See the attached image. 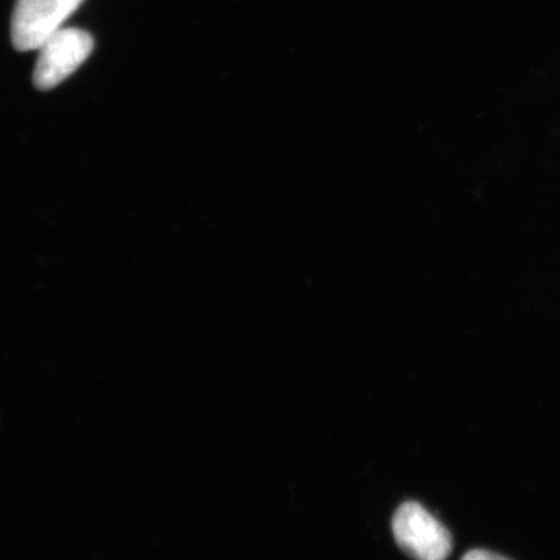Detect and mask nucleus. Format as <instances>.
Masks as SVG:
<instances>
[{
    "label": "nucleus",
    "mask_w": 560,
    "mask_h": 560,
    "mask_svg": "<svg viewBox=\"0 0 560 560\" xmlns=\"http://www.w3.org/2000/svg\"><path fill=\"white\" fill-rule=\"evenodd\" d=\"M83 0H16L11 43L20 51L38 50L79 10Z\"/></svg>",
    "instance_id": "7ed1b4c3"
},
{
    "label": "nucleus",
    "mask_w": 560,
    "mask_h": 560,
    "mask_svg": "<svg viewBox=\"0 0 560 560\" xmlns=\"http://www.w3.org/2000/svg\"><path fill=\"white\" fill-rule=\"evenodd\" d=\"M38 50L33 84L40 91H49L69 79L90 58L94 50V38L81 28H61Z\"/></svg>",
    "instance_id": "f03ea898"
},
{
    "label": "nucleus",
    "mask_w": 560,
    "mask_h": 560,
    "mask_svg": "<svg viewBox=\"0 0 560 560\" xmlns=\"http://www.w3.org/2000/svg\"><path fill=\"white\" fill-rule=\"evenodd\" d=\"M394 539L415 560H447L452 555L451 530L425 508L407 501L393 518Z\"/></svg>",
    "instance_id": "f257e3e1"
},
{
    "label": "nucleus",
    "mask_w": 560,
    "mask_h": 560,
    "mask_svg": "<svg viewBox=\"0 0 560 560\" xmlns=\"http://www.w3.org/2000/svg\"><path fill=\"white\" fill-rule=\"evenodd\" d=\"M460 560H508L503 556L495 555V552L485 550H471L467 552Z\"/></svg>",
    "instance_id": "20e7f679"
}]
</instances>
